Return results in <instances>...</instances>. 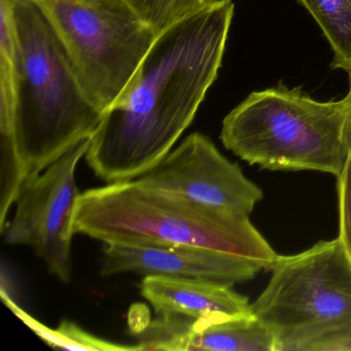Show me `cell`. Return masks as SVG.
<instances>
[{
    "instance_id": "cell-1",
    "label": "cell",
    "mask_w": 351,
    "mask_h": 351,
    "mask_svg": "<svg viewBox=\"0 0 351 351\" xmlns=\"http://www.w3.org/2000/svg\"><path fill=\"white\" fill-rule=\"evenodd\" d=\"M233 15L232 0H211L157 36L91 137L85 157L100 180H134L171 152L217 80Z\"/></svg>"
},
{
    "instance_id": "cell-2",
    "label": "cell",
    "mask_w": 351,
    "mask_h": 351,
    "mask_svg": "<svg viewBox=\"0 0 351 351\" xmlns=\"http://www.w3.org/2000/svg\"><path fill=\"white\" fill-rule=\"evenodd\" d=\"M16 32L13 133L26 178L93 136L104 112L86 93L36 0H11Z\"/></svg>"
},
{
    "instance_id": "cell-3",
    "label": "cell",
    "mask_w": 351,
    "mask_h": 351,
    "mask_svg": "<svg viewBox=\"0 0 351 351\" xmlns=\"http://www.w3.org/2000/svg\"><path fill=\"white\" fill-rule=\"evenodd\" d=\"M75 233L104 243L209 248L250 258L265 270L278 256L250 217L173 198L135 180L80 194Z\"/></svg>"
},
{
    "instance_id": "cell-4",
    "label": "cell",
    "mask_w": 351,
    "mask_h": 351,
    "mask_svg": "<svg viewBox=\"0 0 351 351\" xmlns=\"http://www.w3.org/2000/svg\"><path fill=\"white\" fill-rule=\"evenodd\" d=\"M350 99L317 101L283 84L252 92L223 119L221 141L250 165L336 178L350 156Z\"/></svg>"
},
{
    "instance_id": "cell-5",
    "label": "cell",
    "mask_w": 351,
    "mask_h": 351,
    "mask_svg": "<svg viewBox=\"0 0 351 351\" xmlns=\"http://www.w3.org/2000/svg\"><path fill=\"white\" fill-rule=\"evenodd\" d=\"M64 46L90 99L106 112L158 34L126 0H36Z\"/></svg>"
},
{
    "instance_id": "cell-6",
    "label": "cell",
    "mask_w": 351,
    "mask_h": 351,
    "mask_svg": "<svg viewBox=\"0 0 351 351\" xmlns=\"http://www.w3.org/2000/svg\"><path fill=\"white\" fill-rule=\"evenodd\" d=\"M252 313L277 337L351 318V261L339 238L278 256Z\"/></svg>"
},
{
    "instance_id": "cell-7",
    "label": "cell",
    "mask_w": 351,
    "mask_h": 351,
    "mask_svg": "<svg viewBox=\"0 0 351 351\" xmlns=\"http://www.w3.org/2000/svg\"><path fill=\"white\" fill-rule=\"evenodd\" d=\"M91 137L84 139L36 176H28L16 199L15 215L3 235L11 245H27L43 258L51 274L71 279V240L79 189L75 170Z\"/></svg>"
},
{
    "instance_id": "cell-8",
    "label": "cell",
    "mask_w": 351,
    "mask_h": 351,
    "mask_svg": "<svg viewBox=\"0 0 351 351\" xmlns=\"http://www.w3.org/2000/svg\"><path fill=\"white\" fill-rule=\"evenodd\" d=\"M135 180L167 196L243 217H250L264 195L237 163L223 157L201 133L189 135Z\"/></svg>"
},
{
    "instance_id": "cell-9",
    "label": "cell",
    "mask_w": 351,
    "mask_h": 351,
    "mask_svg": "<svg viewBox=\"0 0 351 351\" xmlns=\"http://www.w3.org/2000/svg\"><path fill=\"white\" fill-rule=\"evenodd\" d=\"M264 267L250 258L189 245L104 243L102 276L134 272L189 277L219 282H244Z\"/></svg>"
},
{
    "instance_id": "cell-10",
    "label": "cell",
    "mask_w": 351,
    "mask_h": 351,
    "mask_svg": "<svg viewBox=\"0 0 351 351\" xmlns=\"http://www.w3.org/2000/svg\"><path fill=\"white\" fill-rule=\"evenodd\" d=\"M132 336L143 350L277 351L276 335L254 314H161Z\"/></svg>"
},
{
    "instance_id": "cell-11",
    "label": "cell",
    "mask_w": 351,
    "mask_h": 351,
    "mask_svg": "<svg viewBox=\"0 0 351 351\" xmlns=\"http://www.w3.org/2000/svg\"><path fill=\"white\" fill-rule=\"evenodd\" d=\"M141 293L157 315L176 314L198 318L213 312L250 315L252 304L245 295L219 281L167 275H145Z\"/></svg>"
},
{
    "instance_id": "cell-12",
    "label": "cell",
    "mask_w": 351,
    "mask_h": 351,
    "mask_svg": "<svg viewBox=\"0 0 351 351\" xmlns=\"http://www.w3.org/2000/svg\"><path fill=\"white\" fill-rule=\"evenodd\" d=\"M1 300L16 316L53 348L73 351H143L138 344H120L94 336L71 320L63 319L57 328H48L22 309L3 289Z\"/></svg>"
},
{
    "instance_id": "cell-13",
    "label": "cell",
    "mask_w": 351,
    "mask_h": 351,
    "mask_svg": "<svg viewBox=\"0 0 351 351\" xmlns=\"http://www.w3.org/2000/svg\"><path fill=\"white\" fill-rule=\"evenodd\" d=\"M315 20L332 51L330 67L351 73V0H298Z\"/></svg>"
},
{
    "instance_id": "cell-14",
    "label": "cell",
    "mask_w": 351,
    "mask_h": 351,
    "mask_svg": "<svg viewBox=\"0 0 351 351\" xmlns=\"http://www.w3.org/2000/svg\"><path fill=\"white\" fill-rule=\"evenodd\" d=\"M277 351H351V318L280 335Z\"/></svg>"
},
{
    "instance_id": "cell-15",
    "label": "cell",
    "mask_w": 351,
    "mask_h": 351,
    "mask_svg": "<svg viewBox=\"0 0 351 351\" xmlns=\"http://www.w3.org/2000/svg\"><path fill=\"white\" fill-rule=\"evenodd\" d=\"M138 17L159 36L194 15L211 0H126Z\"/></svg>"
},
{
    "instance_id": "cell-16",
    "label": "cell",
    "mask_w": 351,
    "mask_h": 351,
    "mask_svg": "<svg viewBox=\"0 0 351 351\" xmlns=\"http://www.w3.org/2000/svg\"><path fill=\"white\" fill-rule=\"evenodd\" d=\"M339 239L351 261V154L342 173L337 178Z\"/></svg>"
},
{
    "instance_id": "cell-17",
    "label": "cell",
    "mask_w": 351,
    "mask_h": 351,
    "mask_svg": "<svg viewBox=\"0 0 351 351\" xmlns=\"http://www.w3.org/2000/svg\"><path fill=\"white\" fill-rule=\"evenodd\" d=\"M349 91L347 95L349 96L350 99V114H349V124H348V138H349V147H350L351 154V73H349Z\"/></svg>"
}]
</instances>
